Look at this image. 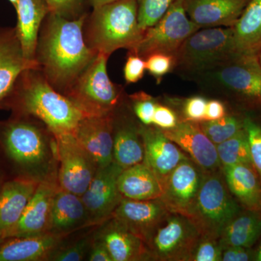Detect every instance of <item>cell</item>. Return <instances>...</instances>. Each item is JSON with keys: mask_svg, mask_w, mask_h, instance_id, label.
<instances>
[{"mask_svg": "<svg viewBox=\"0 0 261 261\" xmlns=\"http://www.w3.org/2000/svg\"><path fill=\"white\" fill-rule=\"evenodd\" d=\"M138 22L137 0H115L93 8L87 15L84 36L97 54L111 56L115 51H133L143 37Z\"/></svg>", "mask_w": 261, "mask_h": 261, "instance_id": "4", "label": "cell"}, {"mask_svg": "<svg viewBox=\"0 0 261 261\" xmlns=\"http://www.w3.org/2000/svg\"><path fill=\"white\" fill-rule=\"evenodd\" d=\"M17 1H18V0H9L10 3H11L14 8H15V6H16Z\"/></svg>", "mask_w": 261, "mask_h": 261, "instance_id": "50", "label": "cell"}, {"mask_svg": "<svg viewBox=\"0 0 261 261\" xmlns=\"http://www.w3.org/2000/svg\"><path fill=\"white\" fill-rule=\"evenodd\" d=\"M204 173L190 159L176 166L163 185L160 197L170 213L191 218Z\"/></svg>", "mask_w": 261, "mask_h": 261, "instance_id": "11", "label": "cell"}, {"mask_svg": "<svg viewBox=\"0 0 261 261\" xmlns=\"http://www.w3.org/2000/svg\"><path fill=\"white\" fill-rule=\"evenodd\" d=\"M92 237L87 236L65 247L60 246L51 254L49 260L81 261L87 256L92 243Z\"/></svg>", "mask_w": 261, "mask_h": 261, "instance_id": "35", "label": "cell"}, {"mask_svg": "<svg viewBox=\"0 0 261 261\" xmlns=\"http://www.w3.org/2000/svg\"><path fill=\"white\" fill-rule=\"evenodd\" d=\"M238 214V204L222 178L216 171L205 172L190 218L202 234L219 239L225 226Z\"/></svg>", "mask_w": 261, "mask_h": 261, "instance_id": "7", "label": "cell"}, {"mask_svg": "<svg viewBox=\"0 0 261 261\" xmlns=\"http://www.w3.org/2000/svg\"><path fill=\"white\" fill-rule=\"evenodd\" d=\"M64 237L47 232L34 236L10 237L0 244V261L49 260Z\"/></svg>", "mask_w": 261, "mask_h": 261, "instance_id": "23", "label": "cell"}, {"mask_svg": "<svg viewBox=\"0 0 261 261\" xmlns=\"http://www.w3.org/2000/svg\"><path fill=\"white\" fill-rule=\"evenodd\" d=\"M199 29L187 15L183 0H175L161 20L144 32L135 49L128 53L145 60L158 53L176 58L185 41Z\"/></svg>", "mask_w": 261, "mask_h": 261, "instance_id": "8", "label": "cell"}, {"mask_svg": "<svg viewBox=\"0 0 261 261\" xmlns=\"http://www.w3.org/2000/svg\"><path fill=\"white\" fill-rule=\"evenodd\" d=\"M243 125L250 145L252 166L256 171L261 183V126L249 118L244 120Z\"/></svg>", "mask_w": 261, "mask_h": 261, "instance_id": "37", "label": "cell"}, {"mask_svg": "<svg viewBox=\"0 0 261 261\" xmlns=\"http://www.w3.org/2000/svg\"><path fill=\"white\" fill-rule=\"evenodd\" d=\"M139 130L145 149L144 163L159 178L162 187L173 170L182 161L190 159L156 126L140 125Z\"/></svg>", "mask_w": 261, "mask_h": 261, "instance_id": "15", "label": "cell"}, {"mask_svg": "<svg viewBox=\"0 0 261 261\" xmlns=\"http://www.w3.org/2000/svg\"><path fill=\"white\" fill-rule=\"evenodd\" d=\"M250 0H183L189 18L199 28L233 27Z\"/></svg>", "mask_w": 261, "mask_h": 261, "instance_id": "19", "label": "cell"}, {"mask_svg": "<svg viewBox=\"0 0 261 261\" xmlns=\"http://www.w3.org/2000/svg\"><path fill=\"white\" fill-rule=\"evenodd\" d=\"M162 130L205 172L216 171L221 166L216 145L201 129L199 123L185 120L171 129Z\"/></svg>", "mask_w": 261, "mask_h": 261, "instance_id": "16", "label": "cell"}, {"mask_svg": "<svg viewBox=\"0 0 261 261\" xmlns=\"http://www.w3.org/2000/svg\"><path fill=\"white\" fill-rule=\"evenodd\" d=\"M257 56H258L259 62H260L261 65V50L260 53H258V55H257Z\"/></svg>", "mask_w": 261, "mask_h": 261, "instance_id": "51", "label": "cell"}, {"mask_svg": "<svg viewBox=\"0 0 261 261\" xmlns=\"http://www.w3.org/2000/svg\"><path fill=\"white\" fill-rule=\"evenodd\" d=\"M49 13L74 20L87 14L89 0H46Z\"/></svg>", "mask_w": 261, "mask_h": 261, "instance_id": "34", "label": "cell"}, {"mask_svg": "<svg viewBox=\"0 0 261 261\" xmlns=\"http://www.w3.org/2000/svg\"><path fill=\"white\" fill-rule=\"evenodd\" d=\"M6 238H8L6 233H5V231H2V230H0V244L3 243Z\"/></svg>", "mask_w": 261, "mask_h": 261, "instance_id": "48", "label": "cell"}, {"mask_svg": "<svg viewBox=\"0 0 261 261\" xmlns=\"http://www.w3.org/2000/svg\"><path fill=\"white\" fill-rule=\"evenodd\" d=\"M7 179H8V175H7L6 172H5L1 161H0V189H1L3 184H4V182L6 181Z\"/></svg>", "mask_w": 261, "mask_h": 261, "instance_id": "46", "label": "cell"}, {"mask_svg": "<svg viewBox=\"0 0 261 261\" xmlns=\"http://www.w3.org/2000/svg\"><path fill=\"white\" fill-rule=\"evenodd\" d=\"M88 255V260L90 261H113L104 243L94 236Z\"/></svg>", "mask_w": 261, "mask_h": 261, "instance_id": "43", "label": "cell"}, {"mask_svg": "<svg viewBox=\"0 0 261 261\" xmlns=\"http://www.w3.org/2000/svg\"><path fill=\"white\" fill-rule=\"evenodd\" d=\"M218 238L202 234L196 245L190 260L220 261L222 260V247Z\"/></svg>", "mask_w": 261, "mask_h": 261, "instance_id": "36", "label": "cell"}, {"mask_svg": "<svg viewBox=\"0 0 261 261\" xmlns=\"http://www.w3.org/2000/svg\"><path fill=\"white\" fill-rule=\"evenodd\" d=\"M207 102L205 98L200 96L187 99L184 106L185 120L197 123L205 121Z\"/></svg>", "mask_w": 261, "mask_h": 261, "instance_id": "41", "label": "cell"}, {"mask_svg": "<svg viewBox=\"0 0 261 261\" xmlns=\"http://www.w3.org/2000/svg\"><path fill=\"white\" fill-rule=\"evenodd\" d=\"M177 116L172 110L158 104L154 111L152 125L162 130L171 129L177 125Z\"/></svg>", "mask_w": 261, "mask_h": 261, "instance_id": "42", "label": "cell"}, {"mask_svg": "<svg viewBox=\"0 0 261 261\" xmlns=\"http://www.w3.org/2000/svg\"><path fill=\"white\" fill-rule=\"evenodd\" d=\"M0 161L8 178L58 182L56 137L34 117L12 114L0 121Z\"/></svg>", "mask_w": 261, "mask_h": 261, "instance_id": "1", "label": "cell"}, {"mask_svg": "<svg viewBox=\"0 0 261 261\" xmlns=\"http://www.w3.org/2000/svg\"><path fill=\"white\" fill-rule=\"evenodd\" d=\"M118 186L123 198L129 200H154L163 194L159 178L144 162L123 169L118 177Z\"/></svg>", "mask_w": 261, "mask_h": 261, "instance_id": "27", "label": "cell"}, {"mask_svg": "<svg viewBox=\"0 0 261 261\" xmlns=\"http://www.w3.org/2000/svg\"><path fill=\"white\" fill-rule=\"evenodd\" d=\"M113 1H115V0H89V4L91 7H92V8H94Z\"/></svg>", "mask_w": 261, "mask_h": 261, "instance_id": "47", "label": "cell"}, {"mask_svg": "<svg viewBox=\"0 0 261 261\" xmlns=\"http://www.w3.org/2000/svg\"><path fill=\"white\" fill-rule=\"evenodd\" d=\"M3 110L37 118L55 137L74 135L81 121L87 116L35 68L24 70L19 75Z\"/></svg>", "mask_w": 261, "mask_h": 261, "instance_id": "3", "label": "cell"}, {"mask_svg": "<svg viewBox=\"0 0 261 261\" xmlns=\"http://www.w3.org/2000/svg\"><path fill=\"white\" fill-rule=\"evenodd\" d=\"M224 87L249 102L261 105V65L257 55H237L216 68Z\"/></svg>", "mask_w": 261, "mask_h": 261, "instance_id": "14", "label": "cell"}, {"mask_svg": "<svg viewBox=\"0 0 261 261\" xmlns=\"http://www.w3.org/2000/svg\"><path fill=\"white\" fill-rule=\"evenodd\" d=\"M146 70L145 60L135 53H128L123 75L127 84H135L142 80Z\"/></svg>", "mask_w": 261, "mask_h": 261, "instance_id": "40", "label": "cell"}, {"mask_svg": "<svg viewBox=\"0 0 261 261\" xmlns=\"http://www.w3.org/2000/svg\"><path fill=\"white\" fill-rule=\"evenodd\" d=\"M221 166L252 164L250 145L246 130L243 128L228 140L216 145Z\"/></svg>", "mask_w": 261, "mask_h": 261, "instance_id": "31", "label": "cell"}, {"mask_svg": "<svg viewBox=\"0 0 261 261\" xmlns=\"http://www.w3.org/2000/svg\"><path fill=\"white\" fill-rule=\"evenodd\" d=\"M15 9L18 16L15 27L24 56L28 61H36L39 32L44 19L49 13L47 2L46 0H18Z\"/></svg>", "mask_w": 261, "mask_h": 261, "instance_id": "25", "label": "cell"}, {"mask_svg": "<svg viewBox=\"0 0 261 261\" xmlns=\"http://www.w3.org/2000/svg\"><path fill=\"white\" fill-rule=\"evenodd\" d=\"M145 149L139 126L130 122L117 121L114 115L113 161L126 169L143 163Z\"/></svg>", "mask_w": 261, "mask_h": 261, "instance_id": "28", "label": "cell"}, {"mask_svg": "<svg viewBox=\"0 0 261 261\" xmlns=\"http://www.w3.org/2000/svg\"><path fill=\"white\" fill-rule=\"evenodd\" d=\"M202 236L190 218L171 213L147 244L151 256L161 260H190Z\"/></svg>", "mask_w": 261, "mask_h": 261, "instance_id": "9", "label": "cell"}, {"mask_svg": "<svg viewBox=\"0 0 261 261\" xmlns=\"http://www.w3.org/2000/svg\"><path fill=\"white\" fill-rule=\"evenodd\" d=\"M60 189L83 195L93 179L98 166L93 158L80 145L74 135L57 136Z\"/></svg>", "mask_w": 261, "mask_h": 261, "instance_id": "10", "label": "cell"}, {"mask_svg": "<svg viewBox=\"0 0 261 261\" xmlns=\"http://www.w3.org/2000/svg\"><path fill=\"white\" fill-rule=\"evenodd\" d=\"M111 219L103 223L94 238L104 243L113 261L144 260L152 257L142 239L116 220Z\"/></svg>", "mask_w": 261, "mask_h": 261, "instance_id": "21", "label": "cell"}, {"mask_svg": "<svg viewBox=\"0 0 261 261\" xmlns=\"http://www.w3.org/2000/svg\"><path fill=\"white\" fill-rule=\"evenodd\" d=\"M115 112L105 116H85L74 136L80 145L97 163L98 167L113 161V128Z\"/></svg>", "mask_w": 261, "mask_h": 261, "instance_id": "17", "label": "cell"}, {"mask_svg": "<svg viewBox=\"0 0 261 261\" xmlns=\"http://www.w3.org/2000/svg\"><path fill=\"white\" fill-rule=\"evenodd\" d=\"M39 184L29 178H10L0 189V230L8 238L20 221Z\"/></svg>", "mask_w": 261, "mask_h": 261, "instance_id": "24", "label": "cell"}, {"mask_svg": "<svg viewBox=\"0 0 261 261\" xmlns=\"http://www.w3.org/2000/svg\"><path fill=\"white\" fill-rule=\"evenodd\" d=\"M114 161L98 167L93 179L82 196L91 224H103L111 216L123 198L118 190V180L123 171Z\"/></svg>", "mask_w": 261, "mask_h": 261, "instance_id": "12", "label": "cell"}, {"mask_svg": "<svg viewBox=\"0 0 261 261\" xmlns=\"http://www.w3.org/2000/svg\"><path fill=\"white\" fill-rule=\"evenodd\" d=\"M90 225L82 197L58 188L51 203L47 232L65 238L75 230Z\"/></svg>", "mask_w": 261, "mask_h": 261, "instance_id": "20", "label": "cell"}, {"mask_svg": "<svg viewBox=\"0 0 261 261\" xmlns=\"http://www.w3.org/2000/svg\"><path fill=\"white\" fill-rule=\"evenodd\" d=\"M109 56L97 54L65 94L87 116H99L116 111L123 89L113 83L107 72Z\"/></svg>", "mask_w": 261, "mask_h": 261, "instance_id": "5", "label": "cell"}, {"mask_svg": "<svg viewBox=\"0 0 261 261\" xmlns=\"http://www.w3.org/2000/svg\"><path fill=\"white\" fill-rule=\"evenodd\" d=\"M170 214L160 198L149 200L123 198L111 218L142 239L147 245Z\"/></svg>", "mask_w": 261, "mask_h": 261, "instance_id": "13", "label": "cell"}, {"mask_svg": "<svg viewBox=\"0 0 261 261\" xmlns=\"http://www.w3.org/2000/svg\"><path fill=\"white\" fill-rule=\"evenodd\" d=\"M200 29L187 38L178 51L176 64L180 68L191 72L216 69L238 55L232 27Z\"/></svg>", "mask_w": 261, "mask_h": 261, "instance_id": "6", "label": "cell"}, {"mask_svg": "<svg viewBox=\"0 0 261 261\" xmlns=\"http://www.w3.org/2000/svg\"><path fill=\"white\" fill-rule=\"evenodd\" d=\"M30 68L39 69V65L24 56L15 27H0V109L3 110L19 75Z\"/></svg>", "mask_w": 261, "mask_h": 261, "instance_id": "18", "label": "cell"}, {"mask_svg": "<svg viewBox=\"0 0 261 261\" xmlns=\"http://www.w3.org/2000/svg\"><path fill=\"white\" fill-rule=\"evenodd\" d=\"M248 248L242 247H228L223 250V261H247L251 260Z\"/></svg>", "mask_w": 261, "mask_h": 261, "instance_id": "44", "label": "cell"}, {"mask_svg": "<svg viewBox=\"0 0 261 261\" xmlns=\"http://www.w3.org/2000/svg\"><path fill=\"white\" fill-rule=\"evenodd\" d=\"M201 129L217 145L232 137L244 128L243 121L236 117L225 116L219 119L199 123Z\"/></svg>", "mask_w": 261, "mask_h": 261, "instance_id": "32", "label": "cell"}, {"mask_svg": "<svg viewBox=\"0 0 261 261\" xmlns=\"http://www.w3.org/2000/svg\"><path fill=\"white\" fill-rule=\"evenodd\" d=\"M88 14L69 20L49 13L39 32L35 57L39 70L63 95L97 56L84 39Z\"/></svg>", "mask_w": 261, "mask_h": 261, "instance_id": "2", "label": "cell"}, {"mask_svg": "<svg viewBox=\"0 0 261 261\" xmlns=\"http://www.w3.org/2000/svg\"><path fill=\"white\" fill-rule=\"evenodd\" d=\"M238 55H258L261 50V0H250L232 27Z\"/></svg>", "mask_w": 261, "mask_h": 261, "instance_id": "29", "label": "cell"}, {"mask_svg": "<svg viewBox=\"0 0 261 261\" xmlns=\"http://www.w3.org/2000/svg\"><path fill=\"white\" fill-rule=\"evenodd\" d=\"M226 186L248 210L261 209V183L252 165L223 166Z\"/></svg>", "mask_w": 261, "mask_h": 261, "instance_id": "26", "label": "cell"}, {"mask_svg": "<svg viewBox=\"0 0 261 261\" xmlns=\"http://www.w3.org/2000/svg\"><path fill=\"white\" fill-rule=\"evenodd\" d=\"M146 70L159 81L169 73L176 64V58L166 54L152 55L145 59Z\"/></svg>", "mask_w": 261, "mask_h": 261, "instance_id": "39", "label": "cell"}, {"mask_svg": "<svg viewBox=\"0 0 261 261\" xmlns=\"http://www.w3.org/2000/svg\"><path fill=\"white\" fill-rule=\"evenodd\" d=\"M226 116V108L222 102L216 99L207 101L205 121L219 119Z\"/></svg>", "mask_w": 261, "mask_h": 261, "instance_id": "45", "label": "cell"}, {"mask_svg": "<svg viewBox=\"0 0 261 261\" xmlns=\"http://www.w3.org/2000/svg\"><path fill=\"white\" fill-rule=\"evenodd\" d=\"M134 112L142 124L151 126L158 103L149 94L137 92L130 96Z\"/></svg>", "mask_w": 261, "mask_h": 261, "instance_id": "38", "label": "cell"}, {"mask_svg": "<svg viewBox=\"0 0 261 261\" xmlns=\"http://www.w3.org/2000/svg\"><path fill=\"white\" fill-rule=\"evenodd\" d=\"M175 0H137L138 22L145 32L161 20Z\"/></svg>", "mask_w": 261, "mask_h": 261, "instance_id": "33", "label": "cell"}, {"mask_svg": "<svg viewBox=\"0 0 261 261\" xmlns=\"http://www.w3.org/2000/svg\"><path fill=\"white\" fill-rule=\"evenodd\" d=\"M261 233V217L253 213L240 215L224 228L219 239L223 250L228 247L250 248Z\"/></svg>", "mask_w": 261, "mask_h": 261, "instance_id": "30", "label": "cell"}, {"mask_svg": "<svg viewBox=\"0 0 261 261\" xmlns=\"http://www.w3.org/2000/svg\"><path fill=\"white\" fill-rule=\"evenodd\" d=\"M58 188V182L39 183L20 221L11 230L8 238L34 236L47 233L51 203Z\"/></svg>", "mask_w": 261, "mask_h": 261, "instance_id": "22", "label": "cell"}, {"mask_svg": "<svg viewBox=\"0 0 261 261\" xmlns=\"http://www.w3.org/2000/svg\"><path fill=\"white\" fill-rule=\"evenodd\" d=\"M256 260L261 261V245L256 255Z\"/></svg>", "mask_w": 261, "mask_h": 261, "instance_id": "49", "label": "cell"}]
</instances>
